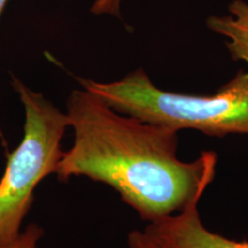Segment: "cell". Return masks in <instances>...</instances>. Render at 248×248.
Wrapping results in <instances>:
<instances>
[{"mask_svg":"<svg viewBox=\"0 0 248 248\" xmlns=\"http://www.w3.org/2000/svg\"><path fill=\"white\" fill-rule=\"evenodd\" d=\"M66 114L74 140L57 177L107 184L144 221L179 212L214 179L216 153L202 152L193 162H183L177 130L119 113L84 88L70 93Z\"/></svg>","mask_w":248,"mask_h":248,"instance_id":"1","label":"cell"},{"mask_svg":"<svg viewBox=\"0 0 248 248\" xmlns=\"http://www.w3.org/2000/svg\"><path fill=\"white\" fill-rule=\"evenodd\" d=\"M82 88L111 108L145 122L194 129L208 136L248 135V71L240 70L230 82L210 95L163 91L139 68L116 82L77 78Z\"/></svg>","mask_w":248,"mask_h":248,"instance_id":"2","label":"cell"},{"mask_svg":"<svg viewBox=\"0 0 248 248\" xmlns=\"http://www.w3.org/2000/svg\"><path fill=\"white\" fill-rule=\"evenodd\" d=\"M12 85L24 109L23 137L7 156L0 179V245L14 241L32 206L37 186L57 172L63 152L61 140L69 121L66 113L43 93L33 91L17 77Z\"/></svg>","mask_w":248,"mask_h":248,"instance_id":"3","label":"cell"},{"mask_svg":"<svg viewBox=\"0 0 248 248\" xmlns=\"http://www.w3.org/2000/svg\"><path fill=\"white\" fill-rule=\"evenodd\" d=\"M197 194L178 214L148 222L145 231L171 248H248V241H238L209 231L201 222Z\"/></svg>","mask_w":248,"mask_h":248,"instance_id":"4","label":"cell"},{"mask_svg":"<svg viewBox=\"0 0 248 248\" xmlns=\"http://www.w3.org/2000/svg\"><path fill=\"white\" fill-rule=\"evenodd\" d=\"M230 15L210 16L207 26L214 32L226 37V47L233 60L248 64V4L244 0H233L229 5Z\"/></svg>","mask_w":248,"mask_h":248,"instance_id":"5","label":"cell"},{"mask_svg":"<svg viewBox=\"0 0 248 248\" xmlns=\"http://www.w3.org/2000/svg\"><path fill=\"white\" fill-rule=\"evenodd\" d=\"M44 229L32 223L21 231L18 237L12 243L0 245V248H38L40 240L44 237Z\"/></svg>","mask_w":248,"mask_h":248,"instance_id":"6","label":"cell"},{"mask_svg":"<svg viewBox=\"0 0 248 248\" xmlns=\"http://www.w3.org/2000/svg\"><path fill=\"white\" fill-rule=\"evenodd\" d=\"M129 248H171L146 231L135 230L128 235Z\"/></svg>","mask_w":248,"mask_h":248,"instance_id":"7","label":"cell"},{"mask_svg":"<svg viewBox=\"0 0 248 248\" xmlns=\"http://www.w3.org/2000/svg\"><path fill=\"white\" fill-rule=\"evenodd\" d=\"M123 0H94L90 12L94 15H113L121 17V6Z\"/></svg>","mask_w":248,"mask_h":248,"instance_id":"8","label":"cell"},{"mask_svg":"<svg viewBox=\"0 0 248 248\" xmlns=\"http://www.w3.org/2000/svg\"><path fill=\"white\" fill-rule=\"evenodd\" d=\"M8 1L9 0H0V18H1V15H2V13H4L6 5H7Z\"/></svg>","mask_w":248,"mask_h":248,"instance_id":"9","label":"cell"}]
</instances>
